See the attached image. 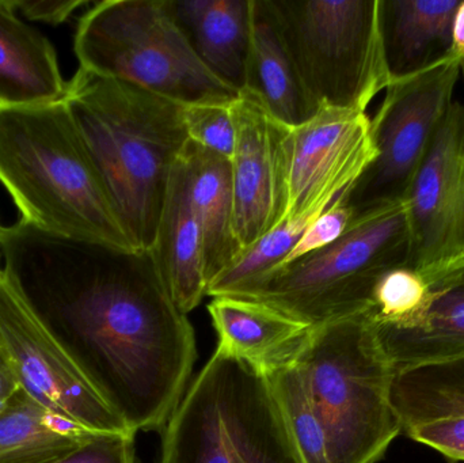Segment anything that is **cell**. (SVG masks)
<instances>
[{
	"instance_id": "cell-1",
	"label": "cell",
	"mask_w": 464,
	"mask_h": 463,
	"mask_svg": "<svg viewBox=\"0 0 464 463\" xmlns=\"http://www.w3.org/2000/svg\"><path fill=\"white\" fill-rule=\"evenodd\" d=\"M3 277L132 431H160L198 358L151 252L0 226Z\"/></svg>"
},
{
	"instance_id": "cell-2",
	"label": "cell",
	"mask_w": 464,
	"mask_h": 463,
	"mask_svg": "<svg viewBox=\"0 0 464 463\" xmlns=\"http://www.w3.org/2000/svg\"><path fill=\"white\" fill-rule=\"evenodd\" d=\"M65 105L138 252H151L171 171L187 147L184 105L79 67Z\"/></svg>"
},
{
	"instance_id": "cell-3",
	"label": "cell",
	"mask_w": 464,
	"mask_h": 463,
	"mask_svg": "<svg viewBox=\"0 0 464 463\" xmlns=\"http://www.w3.org/2000/svg\"><path fill=\"white\" fill-rule=\"evenodd\" d=\"M0 184L35 227L135 250L64 100L0 106Z\"/></svg>"
},
{
	"instance_id": "cell-4",
	"label": "cell",
	"mask_w": 464,
	"mask_h": 463,
	"mask_svg": "<svg viewBox=\"0 0 464 463\" xmlns=\"http://www.w3.org/2000/svg\"><path fill=\"white\" fill-rule=\"evenodd\" d=\"M332 463H375L402 432L395 371L368 310L311 326L296 358Z\"/></svg>"
},
{
	"instance_id": "cell-5",
	"label": "cell",
	"mask_w": 464,
	"mask_h": 463,
	"mask_svg": "<svg viewBox=\"0 0 464 463\" xmlns=\"http://www.w3.org/2000/svg\"><path fill=\"white\" fill-rule=\"evenodd\" d=\"M73 52L83 70L182 105L231 103L239 95L193 52L170 0L95 3L79 18Z\"/></svg>"
},
{
	"instance_id": "cell-6",
	"label": "cell",
	"mask_w": 464,
	"mask_h": 463,
	"mask_svg": "<svg viewBox=\"0 0 464 463\" xmlns=\"http://www.w3.org/2000/svg\"><path fill=\"white\" fill-rule=\"evenodd\" d=\"M160 431V463H297L266 380L218 350Z\"/></svg>"
},
{
	"instance_id": "cell-7",
	"label": "cell",
	"mask_w": 464,
	"mask_h": 463,
	"mask_svg": "<svg viewBox=\"0 0 464 463\" xmlns=\"http://www.w3.org/2000/svg\"><path fill=\"white\" fill-rule=\"evenodd\" d=\"M408 255L403 200L352 220L334 244L272 272L242 298L275 307L305 325H322L370 309L379 277L406 265Z\"/></svg>"
},
{
	"instance_id": "cell-8",
	"label": "cell",
	"mask_w": 464,
	"mask_h": 463,
	"mask_svg": "<svg viewBox=\"0 0 464 463\" xmlns=\"http://www.w3.org/2000/svg\"><path fill=\"white\" fill-rule=\"evenodd\" d=\"M284 41L319 109L365 113L392 83L381 0H269Z\"/></svg>"
},
{
	"instance_id": "cell-9",
	"label": "cell",
	"mask_w": 464,
	"mask_h": 463,
	"mask_svg": "<svg viewBox=\"0 0 464 463\" xmlns=\"http://www.w3.org/2000/svg\"><path fill=\"white\" fill-rule=\"evenodd\" d=\"M463 57L451 56L402 81L392 82L371 121L376 158L343 193L352 220L406 200L454 103ZM351 220V222H352Z\"/></svg>"
},
{
	"instance_id": "cell-10",
	"label": "cell",
	"mask_w": 464,
	"mask_h": 463,
	"mask_svg": "<svg viewBox=\"0 0 464 463\" xmlns=\"http://www.w3.org/2000/svg\"><path fill=\"white\" fill-rule=\"evenodd\" d=\"M0 347L22 391L46 412L94 434L135 437L78 362L3 276Z\"/></svg>"
},
{
	"instance_id": "cell-11",
	"label": "cell",
	"mask_w": 464,
	"mask_h": 463,
	"mask_svg": "<svg viewBox=\"0 0 464 463\" xmlns=\"http://www.w3.org/2000/svg\"><path fill=\"white\" fill-rule=\"evenodd\" d=\"M406 265L427 280L464 263V106L454 101L408 198Z\"/></svg>"
},
{
	"instance_id": "cell-12",
	"label": "cell",
	"mask_w": 464,
	"mask_h": 463,
	"mask_svg": "<svg viewBox=\"0 0 464 463\" xmlns=\"http://www.w3.org/2000/svg\"><path fill=\"white\" fill-rule=\"evenodd\" d=\"M286 154L288 204L284 220L321 214L375 160L370 117L321 109L304 124L289 130Z\"/></svg>"
},
{
	"instance_id": "cell-13",
	"label": "cell",
	"mask_w": 464,
	"mask_h": 463,
	"mask_svg": "<svg viewBox=\"0 0 464 463\" xmlns=\"http://www.w3.org/2000/svg\"><path fill=\"white\" fill-rule=\"evenodd\" d=\"M235 149L231 158L235 238L240 252L281 225L288 204L291 128L256 98L239 92L231 105Z\"/></svg>"
},
{
	"instance_id": "cell-14",
	"label": "cell",
	"mask_w": 464,
	"mask_h": 463,
	"mask_svg": "<svg viewBox=\"0 0 464 463\" xmlns=\"http://www.w3.org/2000/svg\"><path fill=\"white\" fill-rule=\"evenodd\" d=\"M218 351L248 364L262 377L294 363L311 326L251 299L218 296L208 304Z\"/></svg>"
},
{
	"instance_id": "cell-15",
	"label": "cell",
	"mask_w": 464,
	"mask_h": 463,
	"mask_svg": "<svg viewBox=\"0 0 464 463\" xmlns=\"http://www.w3.org/2000/svg\"><path fill=\"white\" fill-rule=\"evenodd\" d=\"M240 92L256 98L289 128L304 124L321 111L305 90L269 0H251L250 52Z\"/></svg>"
},
{
	"instance_id": "cell-16",
	"label": "cell",
	"mask_w": 464,
	"mask_h": 463,
	"mask_svg": "<svg viewBox=\"0 0 464 463\" xmlns=\"http://www.w3.org/2000/svg\"><path fill=\"white\" fill-rule=\"evenodd\" d=\"M151 253L174 304L189 314L207 296L208 279L203 231L190 203L181 159L171 171Z\"/></svg>"
},
{
	"instance_id": "cell-17",
	"label": "cell",
	"mask_w": 464,
	"mask_h": 463,
	"mask_svg": "<svg viewBox=\"0 0 464 463\" xmlns=\"http://www.w3.org/2000/svg\"><path fill=\"white\" fill-rule=\"evenodd\" d=\"M462 0H381V35L390 81L424 72L454 53L452 24Z\"/></svg>"
},
{
	"instance_id": "cell-18",
	"label": "cell",
	"mask_w": 464,
	"mask_h": 463,
	"mask_svg": "<svg viewBox=\"0 0 464 463\" xmlns=\"http://www.w3.org/2000/svg\"><path fill=\"white\" fill-rule=\"evenodd\" d=\"M427 282L430 306L416 328L375 326L395 374L464 358V263Z\"/></svg>"
},
{
	"instance_id": "cell-19",
	"label": "cell",
	"mask_w": 464,
	"mask_h": 463,
	"mask_svg": "<svg viewBox=\"0 0 464 463\" xmlns=\"http://www.w3.org/2000/svg\"><path fill=\"white\" fill-rule=\"evenodd\" d=\"M177 24L203 64L239 94L251 41V0H170Z\"/></svg>"
},
{
	"instance_id": "cell-20",
	"label": "cell",
	"mask_w": 464,
	"mask_h": 463,
	"mask_svg": "<svg viewBox=\"0 0 464 463\" xmlns=\"http://www.w3.org/2000/svg\"><path fill=\"white\" fill-rule=\"evenodd\" d=\"M67 87L51 41L22 22L8 0H0V106L59 102Z\"/></svg>"
},
{
	"instance_id": "cell-21",
	"label": "cell",
	"mask_w": 464,
	"mask_h": 463,
	"mask_svg": "<svg viewBox=\"0 0 464 463\" xmlns=\"http://www.w3.org/2000/svg\"><path fill=\"white\" fill-rule=\"evenodd\" d=\"M179 159L203 231L209 285L240 253L235 238L231 160L192 141H188Z\"/></svg>"
},
{
	"instance_id": "cell-22",
	"label": "cell",
	"mask_w": 464,
	"mask_h": 463,
	"mask_svg": "<svg viewBox=\"0 0 464 463\" xmlns=\"http://www.w3.org/2000/svg\"><path fill=\"white\" fill-rule=\"evenodd\" d=\"M98 437L46 412L22 389L0 410V463H59Z\"/></svg>"
},
{
	"instance_id": "cell-23",
	"label": "cell",
	"mask_w": 464,
	"mask_h": 463,
	"mask_svg": "<svg viewBox=\"0 0 464 463\" xmlns=\"http://www.w3.org/2000/svg\"><path fill=\"white\" fill-rule=\"evenodd\" d=\"M392 402L405 427L464 413V358L397 372Z\"/></svg>"
},
{
	"instance_id": "cell-24",
	"label": "cell",
	"mask_w": 464,
	"mask_h": 463,
	"mask_svg": "<svg viewBox=\"0 0 464 463\" xmlns=\"http://www.w3.org/2000/svg\"><path fill=\"white\" fill-rule=\"evenodd\" d=\"M297 463H332L326 432L296 362L264 377Z\"/></svg>"
},
{
	"instance_id": "cell-25",
	"label": "cell",
	"mask_w": 464,
	"mask_h": 463,
	"mask_svg": "<svg viewBox=\"0 0 464 463\" xmlns=\"http://www.w3.org/2000/svg\"><path fill=\"white\" fill-rule=\"evenodd\" d=\"M321 214L284 220L256 244L246 247L230 265L211 280L207 288V296H245L254 285L283 265L305 228Z\"/></svg>"
},
{
	"instance_id": "cell-26",
	"label": "cell",
	"mask_w": 464,
	"mask_h": 463,
	"mask_svg": "<svg viewBox=\"0 0 464 463\" xmlns=\"http://www.w3.org/2000/svg\"><path fill=\"white\" fill-rule=\"evenodd\" d=\"M430 283L408 265H398L384 272L371 295L368 313L379 329L411 331L430 306Z\"/></svg>"
},
{
	"instance_id": "cell-27",
	"label": "cell",
	"mask_w": 464,
	"mask_h": 463,
	"mask_svg": "<svg viewBox=\"0 0 464 463\" xmlns=\"http://www.w3.org/2000/svg\"><path fill=\"white\" fill-rule=\"evenodd\" d=\"M231 103L184 105V122L192 143L231 160L235 149V125Z\"/></svg>"
},
{
	"instance_id": "cell-28",
	"label": "cell",
	"mask_w": 464,
	"mask_h": 463,
	"mask_svg": "<svg viewBox=\"0 0 464 463\" xmlns=\"http://www.w3.org/2000/svg\"><path fill=\"white\" fill-rule=\"evenodd\" d=\"M341 198H337L326 211L322 212L318 217L311 222V225L305 228L304 233L300 236L299 241L295 245L294 249L289 253L288 257L284 261L283 266L295 263L305 256L319 252L324 247L334 244L338 238L343 236L346 228L351 225L352 214L343 203ZM278 268V269H280ZM277 271V269H276Z\"/></svg>"
},
{
	"instance_id": "cell-29",
	"label": "cell",
	"mask_w": 464,
	"mask_h": 463,
	"mask_svg": "<svg viewBox=\"0 0 464 463\" xmlns=\"http://www.w3.org/2000/svg\"><path fill=\"white\" fill-rule=\"evenodd\" d=\"M402 432L450 458L464 461V413L420 421Z\"/></svg>"
},
{
	"instance_id": "cell-30",
	"label": "cell",
	"mask_w": 464,
	"mask_h": 463,
	"mask_svg": "<svg viewBox=\"0 0 464 463\" xmlns=\"http://www.w3.org/2000/svg\"><path fill=\"white\" fill-rule=\"evenodd\" d=\"M59 463H136L135 437L102 435Z\"/></svg>"
},
{
	"instance_id": "cell-31",
	"label": "cell",
	"mask_w": 464,
	"mask_h": 463,
	"mask_svg": "<svg viewBox=\"0 0 464 463\" xmlns=\"http://www.w3.org/2000/svg\"><path fill=\"white\" fill-rule=\"evenodd\" d=\"M8 3L24 18L54 26L64 24L78 8L89 5L87 0H8Z\"/></svg>"
},
{
	"instance_id": "cell-32",
	"label": "cell",
	"mask_w": 464,
	"mask_h": 463,
	"mask_svg": "<svg viewBox=\"0 0 464 463\" xmlns=\"http://www.w3.org/2000/svg\"><path fill=\"white\" fill-rule=\"evenodd\" d=\"M21 391L18 378L8 362L7 356L0 347V408L10 401Z\"/></svg>"
},
{
	"instance_id": "cell-33",
	"label": "cell",
	"mask_w": 464,
	"mask_h": 463,
	"mask_svg": "<svg viewBox=\"0 0 464 463\" xmlns=\"http://www.w3.org/2000/svg\"><path fill=\"white\" fill-rule=\"evenodd\" d=\"M452 43H454V53L459 54L464 59V0L460 2L455 14L454 24H452Z\"/></svg>"
},
{
	"instance_id": "cell-34",
	"label": "cell",
	"mask_w": 464,
	"mask_h": 463,
	"mask_svg": "<svg viewBox=\"0 0 464 463\" xmlns=\"http://www.w3.org/2000/svg\"><path fill=\"white\" fill-rule=\"evenodd\" d=\"M460 78H463L464 81V59L462 62V70H460Z\"/></svg>"
},
{
	"instance_id": "cell-35",
	"label": "cell",
	"mask_w": 464,
	"mask_h": 463,
	"mask_svg": "<svg viewBox=\"0 0 464 463\" xmlns=\"http://www.w3.org/2000/svg\"><path fill=\"white\" fill-rule=\"evenodd\" d=\"M3 276V271H2V266H0V277Z\"/></svg>"
},
{
	"instance_id": "cell-36",
	"label": "cell",
	"mask_w": 464,
	"mask_h": 463,
	"mask_svg": "<svg viewBox=\"0 0 464 463\" xmlns=\"http://www.w3.org/2000/svg\"><path fill=\"white\" fill-rule=\"evenodd\" d=\"M0 410H2V408H0Z\"/></svg>"
}]
</instances>
